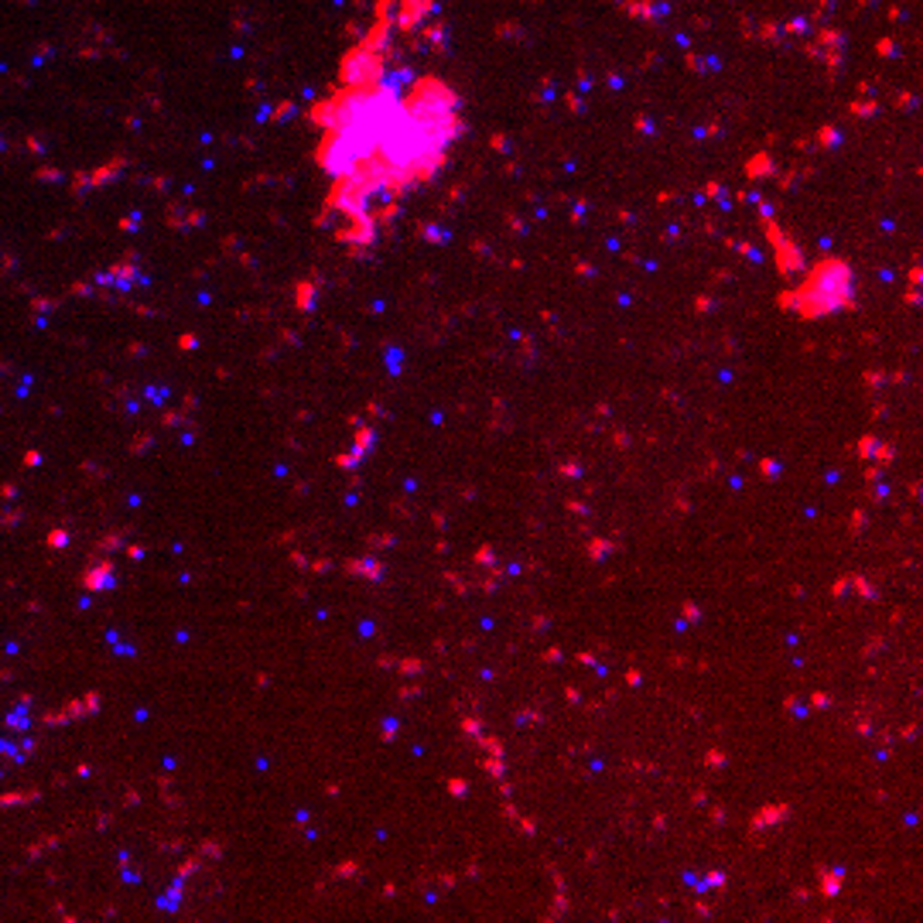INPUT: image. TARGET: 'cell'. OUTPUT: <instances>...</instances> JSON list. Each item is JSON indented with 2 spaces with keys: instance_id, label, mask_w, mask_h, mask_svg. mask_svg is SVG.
Wrapping results in <instances>:
<instances>
[{
  "instance_id": "obj_1",
  "label": "cell",
  "mask_w": 923,
  "mask_h": 923,
  "mask_svg": "<svg viewBox=\"0 0 923 923\" xmlns=\"http://www.w3.org/2000/svg\"><path fill=\"white\" fill-rule=\"evenodd\" d=\"M852 298V277H848V267L838 264V260H827L821 264L811 281L797 291V311L814 318V315H827V311H838L842 305H848Z\"/></svg>"
}]
</instances>
